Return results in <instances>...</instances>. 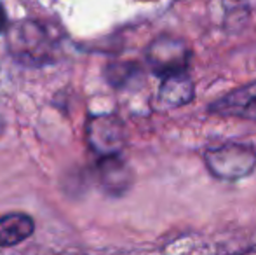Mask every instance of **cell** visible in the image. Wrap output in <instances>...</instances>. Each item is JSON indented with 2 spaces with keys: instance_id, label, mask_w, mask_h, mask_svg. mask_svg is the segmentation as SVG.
I'll return each mask as SVG.
<instances>
[{
  "instance_id": "cell-1",
  "label": "cell",
  "mask_w": 256,
  "mask_h": 255,
  "mask_svg": "<svg viewBox=\"0 0 256 255\" xmlns=\"http://www.w3.org/2000/svg\"><path fill=\"white\" fill-rule=\"evenodd\" d=\"M208 170L222 180H239L253 173L256 168V152L240 143H225L212 147L204 154Z\"/></svg>"
},
{
  "instance_id": "cell-2",
  "label": "cell",
  "mask_w": 256,
  "mask_h": 255,
  "mask_svg": "<svg viewBox=\"0 0 256 255\" xmlns=\"http://www.w3.org/2000/svg\"><path fill=\"white\" fill-rule=\"evenodd\" d=\"M146 58L158 77L185 72L190 62V49L185 41L171 37V35H162L157 41L152 42L148 48Z\"/></svg>"
},
{
  "instance_id": "cell-3",
  "label": "cell",
  "mask_w": 256,
  "mask_h": 255,
  "mask_svg": "<svg viewBox=\"0 0 256 255\" xmlns=\"http://www.w3.org/2000/svg\"><path fill=\"white\" fill-rule=\"evenodd\" d=\"M209 110L216 116L256 121V81L226 93L216 100Z\"/></svg>"
},
{
  "instance_id": "cell-4",
  "label": "cell",
  "mask_w": 256,
  "mask_h": 255,
  "mask_svg": "<svg viewBox=\"0 0 256 255\" xmlns=\"http://www.w3.org/2000/svg\"><path fill=\"white\" fill-rule=\"evenodd\" d=\"M89 135H91L92 147L103 156L117 154L122 147V142H124V131H122L120 121L110 116L92 119Z\"/></svg>"
},
{
  "instance_id": "cell-5",
  "label": "cell",
  "mask_w": 256,
  "mask_h": 255,
  "mask_svg": "<svg viewBox=\"0 0 256 255\" xmlns=\"http://www.w3.org/2000/svg\"><path fill=\"white\" fill-rule=\"evenodd\" d=\"M194 98V82L188 72H178L162 77L158 100L168 107H182Z\"/></svg>"
},
{
  "instance_id": "cell-6",
  "label": "cell",
  "mask_w": 256,
  "mask_h": 255,
  "mask_svg": "<svg viewBox=\"0 0 256 255\" xmlns=\"http://www.w3.org/2000/svg\"><path fill=\"white\" fill-rule=\"evenodd\" d=\"M35 231V222L26 213H7L0 217V246H14L28 239Z\"/></svg>"
},
{
  "instance_id": "cell-7",
  "label": "cell",
  "mask_w": 256,
  "mask_h": 255,
  "mask_svg": "<svg viewBox=\"0 0 256 255\" xmlns=\"http://www.w3.org/2000/svg\"><path fill=\"white\" fill-rule=\"evenodd\" d=\"M100 173H102V182L110 194H122L129 189L131 184V171L128 164L122 159H118L117 154L103 156V161L100 164Z\"/></svg>"
},
{
  "instance_id": "cell-8",
  "label": "cell",
  "mask_w": 256,
  "mask_h": 255,
  "mask_svg": "<svg viewBox=\"0 0 256 255\" xmlns=\"http://www.w3.org/2000/svg\"><path fill=\"white\" fill-rule=\"evenodd\" d=\"M7 28H9V18H7V13H6V9H4V6L0 4V34H4Z\"/></svg>"
},
{
  "instance_id": "cell-9",
  "label": "cell",
  "mask_w": 256,
  "mask_h": 255,
  "mask_svg": "<svg viewBox=\"0 0 256 255\" xmlns=\"http://www.w3.org/2000/svg\"><path fill=\"white\" fill-rule=\"evenodd\" d=\"M145 2H148V0H145Z\"/></svg>"
}]
</instances>
